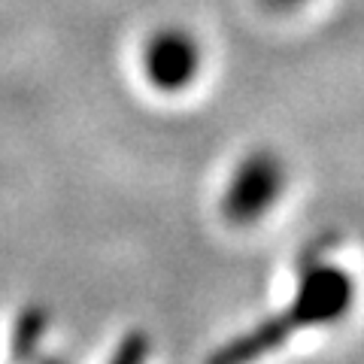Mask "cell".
I'll use <instances>...</instances> for the list:
<instances>
[{
	"label": "cell",
	"mask_w": 364,
	"mask_h": 364,
	"mask_svg": "<svg viewBox=\"0 0 364 364\" xmlns=\"http://www.w3.org/2000/svg\"><path fill=\"white\" fill-rule=\"evenodd\" d=\"M282 182H286V170L273 152L261 149L246 155L237 167L231 186H228L225 213L234 222H255L258 215H264L277 203Z\"/></svg>",
	"instance_id": "6da1fadb"
},
{
	"label": "cell",
	"mask_w": 364,
	"mask_h": 364,
	"mask_svg": "<svg viewBox=\"0 0 364 364\" xmlns=\"http://www.w3.org/2000/svg\"><path fill=\"white\" fill-rule=\"evenodd\" d=\"M149 82L161 91H182L195 82L200 70V46L182 28H164L149 40L143 52Z\"/></svg>",
	"instance_id": "7a4b0ae2"
},
{
	"label": "cell",
	"mask_w": 364,
	"mask_h": 364,
	"mask_svg": "<svg viewBox=\"0 0 364 364\" xmlns=\"http://www.w3.org/2000/svg\"><path fill=\"white\" fill-rule=\"evenodd\" d=\"M306 4V0H264V6L273 9V13H289V9Z\"/></svg>",
	"instance_id": "3957f363"
}]
</instances>
